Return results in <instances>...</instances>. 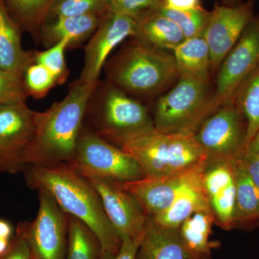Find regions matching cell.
I'll list each match as a JSON object with an SVG mask.
<instances>
[{
  "instance_id": "obj_41",
  "label": "cell",
  "mask_w": 259,
  "mask_h": 259,
  "mask_svg": "<svg viewBox=\"0 0 259 259\" xmlns=\"http://www.w3.org/2000/svg\"><path fill=\"white\" fill-rule=\"evenodd\" d=\"M245 0H221V4L226 6L233 7L241 4Z\"/></svg>"
},
{
  "instance_id": "obj_15",
  "label": "cell",
  "mask_w": 259,
  "mask_h": 259,
  "mask_svg": "<svg viewBox=\"0 0 259 259\" xmlns=\"http://www.w3.org/2000/svg\"><path fill=\"white\" fill-rule=\"evenodd\" d=\"M136 259H210L191 250L179 228L158 226L148 216Z\"/></svg>"
},
{
  "instance_id": "obj_34",
  "label": "cell",
  "mask_w": 259,
  "mask_h": 259,
  "mask_svg": "<svg viewBox=\"0 0 259 259\" xmlns=\"http://www.w3.org/2000/svg\"><path fill=\"white\" fill-rule=\"evenodd\" d=\"M24 168L22 153L0 147V171L15 173L23 171Z\"/></svg>"
},
{
  "instance_id": "obj_33",
  "label": "cell",
  "mask_w": 259,
  "mask_h": 259,
  "mask_svg": "<svg viewBox=\"0 0 259 259\" xmlns=\"http://www.w3.org/2000/svg\"><path fill=\"white\" fill-rule=\"evenodd\" d=\"M0 259H32L28 240L19 227L16 238L11 242L9 249Z\"/></svg>"
},
{
  "instance_id": "obj_12",
  "label": "cell",
  "mask_w": 259,
  "mask_h": 259,
  "mask_svg": "<svg viewBox=\"0 0 259 259\" xmlns=\"http://www.w3.org/2000/svg\"><path fill=\"white\" fill-rule=\"evenodd\" d=\"M84 178L100 196L107 218L120 239H142L148 214L123 188L122 182L104 177Z\"/></svg>"
},
{
  "instance_id": "obj_29",
  "label": "cell",
  "mask_w": 259,
  "mask_h": 259,
  "mask_svg": "<svg viewBox=\"0 0 259 259\" xmlns=\"http://www.w3.org/2000/svg\"><path fill=\"white\" fill-rule=\"evenodd\" d=\"M107 11L104 0H54L48 20L61 17L105 14Z\"/></svg>"
},
{
  "instance_id": "obj_28",
  "label": "cell",
  "mask_w": 259,
  "mask_h": 259,
  "mask_svg": "<svg viewBox=\"0 0 259 259\" xmlns=\"http://www.w3.org/2000/svg\"><path fill=\"white\" fill-rule=\"evenodd\" d=\"M69 38L65 37L44 51H34V61L44 65L55 76L58 85L64 84L69 76L65 59V51L69 49Z\"/></svg>"
},
{
  "instance_id": "obj_14",
  "label": "cell",
  "mask_w": 259,
  "mask_h": 259,
  "mask_svg": "<svg viewBox=\"0 0 259 259\" xmlns=\"http://www.w3.org/2000/svg\"><path fill=\"white\" fill-rule=\"evenodd\" d=\"M204 168L174 176L145 177L122 183V185L137 200L148 216L153 217L168 208L184 187L202 175Z\"/></svg>"
},
{
  "instance_id": "obj_19",
  "label": "cell",
  "mask_w": 259,
  "mask_h": 259,
  "mask_svg": "<svg viewBox=\"0 0 259 259\" xmlns=\"http://www.w3.org/2000/svg\"><path fill=\"white\" fill-rule=\"evenodd\" d=\"M105 14L49 19L42 27L40 38L48 49L67 37L71 40L69 49H74L93 36Z\"/></svg>"
},
{
  "instance_id": "obj_4",
  "label": "cell",
  "mask_w": 259,
  "mask_h": 259,
  "mask_svg": "<svg viewBox=\"0 0 259 259\" xmlns=\"http://www.w3.org/2000/svg\"><path fill=\"white\" fill-rule=\"evenodd\" d=\"M83 125L120 148L156 129L148 107L107 80L99 81L90 95Z\"/></svg>"
},
{
  "instance_id": "obj_11",
  "label": "cell",
  "mask_w": 259,
  "mask_h": 259,
  "mask_svg": "<svg viewBox=\"0 0 259 259\" xmlns=\"http://www.w3.org/2000/svg\"><path fill=\"white\" fill-rule=\"evenodd\" d=\"M255 0H246L236 6L216 3L204 34L210 52L213 80L230 51L239 40L255 15Z\"/></svg>"
},
{
  "instance_id": "obj_36",
  "label": "cell",
  "mask_w": 259,
  "mask_h": 259,
  "mask_svg": "<svg viewBox=\"0 0 259 259\" xmlns=\"http://www.w3.org/2000/svg\"><path fill=\"white\" fill-rule=\"evenodd\" d=\"M241 161L250 180L259 188V154H245Z\"/></svg>"
},
{
  "instance_id": "obj_31",
  "label": "cell",
  "mask_w": 259,
  "mask_h": 259,
  "mask_svg": "<svg viewBox=\"0 0 259 259\" xmlns=\"http://www.w3.org/2000/svg\"><path fill=\"white\" fill-rule=\"evenodd\" d=\"M28 97L23 78L0 69V105L25 102Z\"/></svg>"
},
{
  "instance_id": "obj_13",
  "label": "cell",
  "mask_w": 259,
  "mask_h": 259,
  "mask_svg": "<svg viewBox=\"0 0 259 259\" xmlns=\"http://www.w3.org/2000/svg\"><path fill=\"white\" fill-rule=\"evenodd\" d=\"M136 27L135 17L107 12L85 48L80 81L89 85L96 84L110 53L125 39L134 37Z\"/></svg>"
},
{
  "instance_id": "obj_21",
  "label": "cell",
  "mask_w": 259,
  "mask_h": 259,
  "mask_svg": "<svg viewBox=\"0 0 259 259\" xmlns=\"http://www.w3.org/2000/svg\"><path fill=\"white\" fill-rule=\"evenodd\" d=\"M235 229L253 231L259 228V188L250 180L241 159L236 162Z\"/></svg>"
},
{
  "instance_id": "obj_35",
  "label": "cell",
  "mask_w": 259,
  "mask_h": 259,
  "mask_svg": "<svg viewBox=\"0 0 259 259\" xmlns=\"http://www.w3.org/2000/svg\"><path fill=\"white\" fill-rule=\"evenodd\" d=\"M120 249L116 254L104 253L100 259H136L138 249L141 240H134L130 238H123L121 239Z\"/></svg>"
},
{
  "instance_id": "obj_40",
  "label": "cell",
  "mask_w": 259,
  "mask_h": 259,
  "mask_svg": "<svg viewBox=\"0 0 259 259\" xmlns=\"http://www.w3.org/2000/svg\"><path fill=\"white\" fill-rule=\"evenodd\" d=\"M10 243H11L10 240L0 238V257L5 254V253L9 249Z\"/></svg>"
},
{
  "instance_id": "obj_26",
  "label": "cell",
  "mask_w": 259,
  "mask_h": 259,
  "mask_svg": "<svg viewBox=\"0 0 259 259\" xmlns=\"http://www.w3.org/2000/svg\"><path fill=\"white\" fill-rule=\"evenodd\" d=\"M232 100L236 102L246 119L247 149L259 130V67L242 83Z\"/></svg>"
},
{
  "instance_id": "obj_30",
  "label": "cell",
  "mask_w": 259,
  "mask_h": 259,
  "mask_svg": "<svg viewBox=\"0 0 259 259\" xmlns=\"http://www.w3.org/2000/svg\"><path fill=\"white\" fill-rule=\"evenodd\" d=\"M23 81L28 97L42 99L58 85L55 76L39 63L32 62L24 71Z\"/></svg>"
},
{
  "instance_id": "obj_37",
  "label": "cell",
  "mask_w": 259,
  "mask_h": 259,
  "mask_svg": "<svg viewBox=\"0 0 259 259\" xmlns=\"http://www.w3.org/2000/svg\"><path fill=\"white\" fill-rule=\"evenodd\" d=\"M202 7L201 0H161V8L165 9L186 11Z\"/></svg>"
},
{
  "instance_id": "obj_17",
  "label": "cell",
  "mask_w": 259,
  "mask_h": 259,
  "mask_svg": "<svg viewBox=\"0 0 259 259\" xmlns=\"http://www.w3.org/2000/svg\"><path fill=\"white\" fill-rule=\"evenodd\" d=\"M135 18L136 32L133 38L148 47L171 53L186 40L177 24L163 14L160 8L144 10Z\"/></svg>"
},
{
  "instance_id": "obj_8",
  "label": "cell",
  "mask_w": 259,
  "mask_h": 259,
  "mask_svg": "<svg viewBox=\"0 0 259 259\" xmlns=\"http://www.w3.org/2000/svg\"><path fill=\"white\" fill-rule=\"evenodd\" d=\"M247 131L244 114L231 100L209 115L194 135L210 164L241 159L246 149Z\"/></svg>"
},
{
  "instance_id": "obj_38",
  "label": "cell",
  "mask_w": 259,
  "mask_h": 259,
  "mask_svg": "<svg viewBox=\"0 0 259 259\" xmlns=\"http://www.w3.org/2000/svg\"><path fill=\"white\" fill-rule=\"evenodd\" d=\"M13 234L11 225L5 220L0 219V238L10 240Z\"/></svg>"
},
{
  "instance_id": "obj_10",
  "label": "cell",
  "mask_w": 259,
  "mask_h": 259,
  "mask_svg": "<svg viewBox=\"0 0 259 259\" xmlns=\"http://www.w3.org/2000/svg\"><path fill=\"white\" fill-rule=\"evenodd\" d=\"M38 199L35 220L18 225L28 240L32 259H65L68 214L47 192H38Z\"/></svg>"
},
{
  "instance_id": "obj_24",
  "label": "cell",
  "mask_w": 259,
  "mask_h": 259,
  "mask_svg": "<svg viewBox=\"0 0 259 259\" xmlns=\"http://www.w3.org/2000/svg\"><path fill=\"white\" fill-rule=\"evenodd\" d=\"M100 241L81 220L68 214V241L65 259H100Z\"/></svg>"
},
{
  "instance_id": "obj_16",
  "label": "cell",
  "mask_w": 259,
  "mask_h": 259,
  "mask_svg": "<svg viewBox=\"0 0 259 259\" xmlns=\"http://www.w3.org/2000/svg\"><path fill=\"white\" fill-rule=\"evenodd\" d=\"M36 113L25 102L0 105V147L23 156L35 133Z\"/></svg>"
},
{
  "instance_id": "obj_7",
  "label": "cell",
  "mask_w": 259,
  "mask_h": 259,
  "mask_svg": "<svg viewBox=\"0 0 259 259\" xmlns=\"http://www.w3.org/2000/svg\"><path fill=\"white\" fill-rule=\"evenodd\" d=\"M70 166L81 176L111 179L122 183L146 177L131 155L82 126Z\"/></svg>"
},
{
  "instance_id": "obj_20",
  "label": "cell",
  "mask_w": 259,
  "mask_h": 259,
  "mask_svg": "<svg viewBox=\"0 0 259 259\" xmlns=\"http://www.w3.org/2000/svg\"><path fill=\"white\" fill-rule=\"evenodd\" d=\"M202 175L203 172L184 187L168 208L151 217L153 222L164 228H179L184 221L194 213L210 211L202 187Z\"/></svg>"
},
{
  "instance_id": "obj_25",
  "label": "cell",
  "mask_w": 259,
  "mask_h": 259,
  "mask_svg": "<svg viewBox=\"0 0 259 259\" xmlns=\"http://www.w3.org/2000/svg\"><path fill=\"white\" fill-rule=\"evenodd\" d=\"M8 11L20 24L35 37L49 18V10L54 0H3Z\"/></svg>"
},
{
  "instance_id": "obj_23",
  "label": "cell",
  "mask_w": 259,
  "mask_h": 259,
  "mask_svg": "<svg viewBox=\"0 0 259 259\" xmlns=\"http://www.w3.org/2000/svg\"><path fill=\"white\" fill-rule=\"evenodd\" d=\"M214 218L211 211L194 213L182 223L179 231L187 246L197 254L210 258L211 250L218 245L209 241Z\"/></svg>"
},
{
  "instance_id": "obj_18",
  "label": "cell",
  "mask_w": 259,
  "mask_h": 259,
  "mask_svg": "<svg viewBox=\"0 0 259 259\" xmlns=\"http://www.w3.org/2000/svg\"><path fill=\"white\" fill-rule=\"evenodd\" d=\"M22 30L0 0V69L23 77L27 66L34 61V51L22 47Z\"/></svg>"
},
{
  "instance_id": "obj_5",
  "label": "cell",
  "mask_w": 259,
  "mask_h": 259,
  "mask_svg": "<svg viewBox=\"0 0 259 259\" xmlns=\"http://www.w3.org/2000/svg\"><path fill=\"white\" fill-rule=\"evenodd\" d=\"M121 149L131 155L150 178L184 175L207 165L205 153L194 134H166L155 129Z\"/></svg>"
},
{
  "instance_id": "obj_27",
  "label": "cell",
  "mask_w": 259,
  "mask_h": 259,
  "mask_svg": "<svg viewBox=\"0 0 259 259\" xmlns=\"http://www.w3.org/2000/svg\"><path fill=\"white\" fill-rule=\"evenodd\" d=\"M160 10L177 24L186 39L204 36L210 18L211 11L204 9L203 7L186 11H177L162 8H160Z\"/></svg>"
},
{
  "instance_id": "obj_1",
  "label": "cell",
  "mask_w": 259,
  "mask_h": 259,
  "mask_svg": "<svg viewBox=\"0 0 259 259\" xmlns=\"http://www.w3.org/2000/svg\"><path fill=\"white\" fill-rule=\"evenodd\" d=\"M28 187L45 192L55 199L66 214L88 225L96 235L102 254H116L121 239L114 229L97 191L69 163L42 167L26 166L23 169Z\"/></svg>"
},
{
  "instance_id": "obj_3",
  "label": "cell",
  "mask_w": 259,
  "mask_h": 259,
  "mask_svg": "<svg viewBox=\"0 0 259 259\" xmlns=\"http://www.w3.org/2000/svg\"><path fill=\"white\" fill-rule=\"evenodd\" d=\"M131 38L105 63L106 80L140 101L155 100L178 81L176 61L171 52Z\"/></svg>"
},
{
  "instance_id": "obj_9",
  "label": "cell",
  "mask_w": 259,
  "mask_h": 259,
  "mask_svg": "<svg viewBox=\"0 0 259 259\" xmlns=\"http://www.w3.org/2000/svg\"><path fill=\"white\" fill-rule=\"evenodd\" d=\"M259 67V13L245 27L223 60L213 81L212 112L233 100L242 83Z\"/></svg>"
},
{
  "instance_id": "obj_6",
  "label": "cell",
  "mask_w": 259,
  "mask_h": 259,
  "mask_svg": "<svg viewBox=\"0 0 259 259\" xmlns=\"http://www.w3.org/2000/svg\"><path fill=\"white\" fill-rule=\"evenodd\" d=\"M213 83L180 74L169 90L155 99V128L166 134H194L212 113Z\"/></svg>"
},
{
  "instance_id": "obj_22",
  "label": "cell",
  "mask_w": 259,
  "mask_h": 259,
  "mask_svg": "<svg viewBox=\"0 0 259 259\" xmlns=\"http://www.w3.org/2000/svg\"><path fill=\"white\" fill-rule=\"evenodd\" d=\"M171 53L180 74L213 83L210 52L204 37L186 39Z\"/></svg>"
},
{
  "instance_id": "obj_2",
  "label": "cell",
  "mask_w": 259,
  "mask_h": 259,
  "mask_svg": "<svg viewBox=\"0 0 259 259\" xmlns=\"http://www.w3.org/2000/svg\"><path fill=\"white\" fill-rule=\"evenodd\" d=\"M96 85L75 80L64 100L46 111L37 112L33 137L23 153L25 167H50L71 161L87 105Z\"/></svg>"
},
{
  "instance_id": "obj_39",
  "label": "cell",
  "mask_w": 259,
  "mask_h": 259,
  "mask_svg": "<svg viewBox=\"0 0 259 259\" xmlns=\"http://www.w3.org/2000/svg\"><path fill=\"white\" fill-rule=\"evenodd\" d=\"M245 154H259V130L250 141Z\"/></svg>"
},
{
  "instance_id": "obj_32",
  "label": "cell",
  "mask_w": 259,
  "mask_h": 259,
  "mask_svg": "<svg viewBox=\"0 0 259 259\" xmlns=\"http://www.w3.org/2000/svg\"><path fill=\"white\" fill-rule=\"evenodd\" d=\"M108 11L136 16L144 10L161 8V0H104Z\"/></svg>"
}]
</instances>
